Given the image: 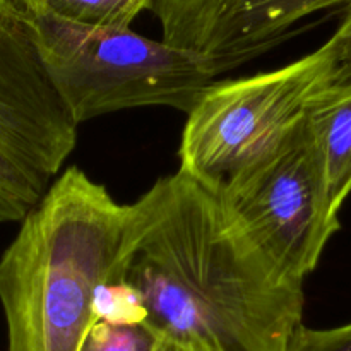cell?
Returning a JSON list of instances; mask_svg holds the SVG:
<instances>
[{
  "label": "cell",
  "mask_w": 351,
  "mask_h": 351,
  "mask_svg": "<svg viewBox=\"0 0 351 351\" xmlns=\"http://www.w3.org/2000/svg\"><path fill=\"white\" fill-rule=\"evenodd\" d=\"M144 324L201 351H287L304 319V285L281 274L221 199L178 170L127 211L115 273Z\"/></svg>",
  "instance_id": "1"
},
{
  "label": "cell",
  "mask_w": 351,
  "mask_h": 351,
  "mask_svg": "<svg viewBox=\"0 0 351 351\" xmlns=\"http://www.w3.org/2000/svg\"><path fill=\"white\" fill-rule=\"evenodd\" d=\"M154 351H201V350H195V348H192V346L182 345V343L173 341V339L160 338V341H158Z\"/></svg>",
  "instance_id": "13"
},
{
  "label": "cell",
  "mask_w": 351,
  "mask_h": 351,
  "mask_svg": "<svg viewBox=\"0 0 351 351\" xmlns=\"http://www.w3.org/2000/svg\"><path fill=\"white\" fill-rule=\"evenodd\" d=\"M215 194L269 263L297 283L314 273L339 230L307 113L278 146Z\"/></svg>",
  "instance_id": "6"
},
{
  "label": "cell",
  "mask_w": 351,
  "mask_h": 351,
  "mask_svg": "<svg viewBox=\"0 0 351 351\" xmlns=\"http://www.w3.org/2000/svg\"><path fill=\"white\" fill-rule=\"evenodd\" d=\"M29 16L45 69L79 125L141 106L189 113L218 77L197 55L132 29Z\"/></svg>",
  "instance_id": "3"
},
{
  "label": "cell",
  "mask_w": 351,
  "mask_h": 351,
  "mask_svg": "<svg viewBox=\"0 0 351 351\" xmlns=\"http://www.w3.org/2000/svg\"><path fill=\"white\" fill-rule=\"evenodd\" d=\"M332 74L335 58L324 43L276 71L215 81L187 113L180 171L218 192L283 141Z\"/></svg>",
  "instance_id": "4"
},
{
  "label": "cell",
  "mask_w": 351,
  "mask_h": 351,
  "mask_svg": "<svg viewBox=\"0 0 351 351\" xmlns=\"http://www.w3.org/2000/svg\"><path fill=\"white\" fill-rule=\"evenodd\" d=\"M351 0H154L161 40L208 62L216 74L269 50L305 17Z\"/></svg>",
  "instance_id": "7"
},
{
  "label": "cell",
  "mask_w": 351,
  "mask_h": 351,
  "mask_svg": "<svg viewBox=\"0 0 351 351\" xmlns=\"http://www.w3.org/2000/svg\"><path fill=\"white\" fill-rule=\"evenodd\" d=\"M33 16H50L67 23L101 29H130L154 0H16Z\"/></svg>",
  "instance_id": "9"
},
{
  "label": "cell",
  "mask_w": 351,
  "mask_h": 351,
  "mask_svg": "<svg viewBox=\"0 0 351 351\" xmlns=\"http://www.w3.org/2000/svg\"><path fill=\"white\" fill-rule=\"evenodd\" d=\"M346 10H351V3L348 7H345V9H343V12H346Z\"/></svg>",
  "instance_id": "14"
},
{
  "label": "cell",
  "mask_w": 351,
  "mask_h": 351,
  "mask_svg": "<svg viewBox=\"0 0 351 351\" xmlns=\"http://www.w3.org/2000/svg\"><path fill=\"white\" fill-rule=\"evenodd\" d=\"M287 351H351V322L329 329L302 324L291 336Z\"/></svg>",
  "instance_id": "11"
},
{
  "label": "cell",
  "mask_w": 351,
  "mask_h": 351,
  "mask_svg": "<svg viewBox=\"0 0 351 351\" xmlns=\"http://www.w3.org/2000/svg\"><path fill=\"white\" fill-rule=\"evenodd\" d=\"M77 127L45 69L31 16L0 0V223H21L40 204Z\"/></svg>",
  "instance_id": "5"
},
{
  "label": "cell",
  "mask_w": 351,
  "mask_h": 351,
  "mask_svg": "<svg viewBox=\"0 0 351 351\" xmlns=\"http://www.w3.org/2000/svg\"><path fill=\"white\" fill-rule=\"evenodd\" d=\"M328 47L335 58L332 82H351V10H346L336 33L329 38Z\"/></svg>",
  "instance_id": "12"
},
{
  "label": "cell",
  "mask_w": 351,
  "mask_h": 351,
  "mask_svg": "<svg viewBox=\"0 0 351 351\" xmlns=\"http://www.w3.org/2000/svg\"><path fill=\"white\" fill-rule=\"evenodd\" d=\"M158 338L144 322L98 321L81 351H154Z\"/></svg>",
  "instance_id": "10"
},
{
  "label": "cell",
  "mask_w": 351,
  "mask_h": 351,
  "mask_svg": "<svg viewBox=\"0 0 351 351\" xmlns=\"http://www.w3.org/2000/svg\"><path fill=\"white\" fill-rule=\"evenodd\" d=\"M127 211L81 168L58 175L0 256L7 351H81L115 273Z\"/></svg>",
  "instance_id": "2"
},
{
  "label": "cell",
  "mask_w": 351,
  "mask_h": 351,
  "mask_svg": "<svg viewBox=\"0 0 351 351\" xmlns=\"http://www.w3.org/2000/svg\"><path fill=\"white\" fill-rule=\"evenodd\" d=\"M307 119L324 165L332 213L351 192V82H332L308 105Z\"/></svg>",
  "instance_id": "8"
}]
</instances>
